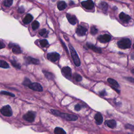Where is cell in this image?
<instances>
[{"instance_id": "6da1fadb", "label": "cell", "mask_w": 134, "mask_h": 134, "mask_svg": "<svg viewBox=\"0 0 134 134\" xmlns=\"http://www.w3.org/2000/svg\"><path fill=\"white\" fill-rule=\"evenodd\" d=\"M51 113L56 116H59L61 118H64V119L70 120V121H75L78 120V116L74 115H71V114H69L67 113H63L59 112L58 111L55 110V109H51Z\"/></svg>"}, {"instance_id": "7a4b0ae2", "label": "cell", "mask_w": 134, "mask_h": 134, "mask_svg": "<svg viewBox=\"0 0 134 134\" xmlns=\"http://www.w3.org/2000/svg\"><path fill=\"white\" fill-rule=\"evenodd\" d=\"M69 47L74 63L76 67H79L81 65V61L77 53H76L75 49H74V48L71 45H69Z\"/></svg>"}, {"instance_id": "3957f363", "label": "cell", "mask_w": 134, "mask_h": 134, "mask_svg": "<svg viewBox=\"0 0 134 134\" xmlns=\"http://www.w3.org/2000/svg\"><path fill=\"white\" fill-rule=\"evenodd\" d=\"M117 45L118 47L122 49L129 48L131 46V41L128 38H124L118 41Z\"/></svg>"}, {"instance_id": "277c9868", "label": "cell", "mask_w": 134, "mask_h": 134, "mask_svg": "<svg viewBox=\"0 0 134 134\" xmlns=\"http://www.w3.org/2000/svg\"><path fill=\"white\" fill-rule=\"evenodd\" d=\"M1 113L2 115L6 117H10L13 115L12 109L10 105H5L2 107L1 109Z\"/></svg>"}, {"instance_id": "5b68a950", "label": "cell", "mask_w": 134, "mask_h": 134, "mask_svg": "<svg viewBox=\"0 0 134 134\" xmlns=\"http://www.w3.org/2000/svg\"><path fill=\"white\" fill-rule=\"evenodd\" d=\"M35 114L33 112L29 111L27 113L25 114L23 116V118L26 121L28 122L32 123L35 120Z\"/></svg>"}, {"instance_id": "8992f818", "label": "cell", "mask_w": 134, "mask_h": 134, "mask_svg": "<svg viewBox=\"0 0 134 134\" xmlns=\"http://www.w3.org/2000/svg\"><path fill=\"white\" fill-rule=\"evenodd\" d=\"M28 87L35 91H38V92H42L43 91V88L42 86H41L40 84L38 83H32Z\"/></svg>"}, {"instance_id": "52a82bcc", "label": "cell", "mask_w": 134, "mask_h": 134, "mask_svg": "<svg viewBox=\"0 0 134 134\" xmlns=\"http://www.w3.org/2000/svg\"><path fill=\"white\" fill-rule=\"evenodd\" d=\"M60 58V54L57 52H51L47 54V58L52 62H56Z\"/></svg>"}, {"instance_id": "ba28073f", "label": "cell", "mask_w": 134, "mask_h": 134, "mask_svg": "<svg viewBox=\"0 0 134 134\" xmlns=\"http://www.w3.org/2000/svg\"><path fill=\"white\" fill-rule=\"evenodd\" d=\"M82 5L87 10H92L94 6V2L92 0H87L81 3Z\"/></svg>"}, {"instance_id": "9c48e42d", "label": "cell", "mask_w": 134, "mask_h": 134, "mask_svg": "<svg viewBox=\"0 0 134 134\" xmlns=\"http://www.w3.org/2000/svg\"><path fill=\"white\" fill-rule=\"evenodd\" d=\"M111 39V37L110 35L108 34H105L103 35H101L98 37V40L101 43H106L109 42Z\"/></svg>"}, {"instance_id": "30bf717a", "label": "cell", "mask_w": 134, "mask_h": 134, "mask_svg": "<svg viewBox=\"0 0 134 134\" xmlns=\"http://www.w3.org/2000/svg\"><path fill=\"white\" fill-rule=\"evenodd\" d=\"M62 73L65 77L68 79L71 78V69L69 67H63L62 69Z\"/></svg>"}, {"instance_id": "8fae6325", "label": "cell", "mask_w": 134, "mask_h": 134, "mask_svg": "<svg viewBox=\"0 0 134 134\" xmlns=\"http://www.w3.org/2000/svg\"><path fill=\"white\" fill-rule=\"evenodd\" d=\"M87 32V28L81 25L79 26L76 30V34H77L78 36H84V35L86 34Z\"/></svg>"}, {"instance_id": "7c38bea8", "label": "cell", "mask_w": 134, "mask_h": 134, "mask_svg": "<svg viewBox=\"0 0 134 134\" xmlns=\"http://www.w3.org/2000/svg\"><path fill=\"white\" fill-rule=\"evenodd\" d=\"M67 18L68 19V21L69 22V23L72 24V25H75L76 23V22H77V19H76V17L74 16V15L70 14H67Z\"/></svg>"}, {"instance_id": "4fadbf2b", "label": "cell", "mask_w": 134, "mask_h": 134, "mask_svg": "<svg viewBox=\"0 0 134 134\" xmlns=\"http://www.w3.org/2000/svg\"><path fill=\"white\" fill-rule=\"evenodd\" d=\"M119 17L121 21H122L124 22H126L127 23L130 20V17L129 16V15H127L126 14H125L124 12H122L120 13V14L119 15Z\"/></svg>"}, {"instance_id": "5bb4252c", "label": "cell", "mask_w": 134, "mask_h": 134, "mask_svg": "<svg viewBox=\"0 0 134 134\" xmlns=\"http://www.w3.org/2000/svg\"><path fill=\"white\" fill-rule=\"evenodd\" d=\"M9 47L10 48H12V51L13 53H14L15 54H19L22 52L21 48L18 45L14 44H10Z\"/></svg>"}, {"instance_id": "9a60e30c", "label": "cell", "mask_w": 134, "mask_h": 134, "mask_svg": "<svg viewBox=\"0 0 134 134\" xmlns=\"http://www.w3.org/2000/svg\"><path fill=\"white\" fill-rule=\"evenodd\" d=\"M95 120V122L98 125H101L103 123V118L102 114L100 113H98L95 114V117H94Z\"/></svg>"}, {"instance_id": "2e32d148", "label": "cell", "mask_w": 134, "mask_h": 134, "mask_svg": "<svg viewBox=\"0 0 134 134\" xmlns=\"http://www.w3.org/2000/svg\"><path fill=\"white\" fill-rule=\"evenodd\" d=\"M87 47L89 48V49L92 50L94 52H96V53L100 54V53H101V52H102V50H101L100 48L95 47V46H94L93 45L91 44V43H87Z\"/></svg>"}, {"instance_id": "e0dca14e", "label": "cell", "mask_w": 134, "mask_h": 134, "mask_svg": "<svg viewBox=\"0 0 134 134\" xmlns=\"http://www.w3.org/2000/svg\"><path fill=\"white\" fill-rule=\"evenodd\" d=\"M105 124L109 127L111 128H115L116 126V122L115 120H106L105 122Z\"/></svg>"}, {"instance_id": "ac0fdd59", "label": "cell", "mask_w": 134, "mask_h": 134, "mask_svg": "<svg viewBox=\"0 0 134 134\" xmlns=\"http://www.w3.org/2000/svg\"><path fill=\"white\" fill-rule=\"evenodd\" d=\"M26 60H27L28 63H32V64L34 65H38L39 63V60L37 59L32 58L31 57H28L27 58H26Z\"/></svg>"}, {"instance_id": "d6986e66", "label": "cell", "mask_w": 134, "mask_h": 134, "mask_svg": "<svg viewBox=\"0 0 134 134\" xmlns=\"http://www.w3.org/2000/svg\"><path fill=\"white\" fill-rule=\"evenodd\" d=\"M33 17L32 15L29 14H28L24 17L23 19V22L26 24H29L33 21Z\"/></svg>"}, {"instance_id": "ffe728a7", "label": "cell", "mask_w": 134, "mask_h": 134, "mask_svg": "<svg viewBox=\"0 0 134 134\" xmlns=\"http://www.w3.org/2000/svg\"><path fill=\"white\" fill-rule=\"evenodd\" d=\"M57 7H58L59 10H64L67 7V4L64 1H60L58 2V4H57Z\"/></svg>"}, {"instance_id": "44dd1931", "label": "cell", "mask_w": 134, "mask_h": 134, "mask_svg": "<svg viewBox=\"0 0 134 134\" xmlns=\"http://www.w3.org/2000/svg\"><path fill=\"white\" fill-rule=\"evenodd\" d=\"M107 81H108V82L109 83V84H111L113 87H116V88H117V87H120L119 84L117 83V81L115 80H114V79H113L109 78L108 79H107Z\"/></svg>"}, {"instance_id": "7402d4cb", "label": "cell", "mask_w": 134, "mask_h": 134, "mask_svg": "<svg viewBox=\"0 0 134 134\" xmlns=\"http://www.w3.org/2000/svg\"><path fill=\"white\" fill-rule=\"evenodd\" d=\"M55 134H66V132L60 127H56L54 130Z\"/></svg>"}, {"instance_id": "603a6c76", "label": "cell", "mask_w": 134, "mask_h": 134, "mask_svg": "<svg viewBox=\"0 0 134 134\" xmlns=\"http://www.w3.org/2000/svg\"><path fill=\"white\" fill-rule=\"evenodd\" d=\"M43 74H44L45 76L48 79H49V80H53L54 75L51 73H50V72H49L47 71H44V70H43Z\"/></svg>"}, {"instance_id": "cb8c5ba5", "label": "cell", "mask_w": 134, "mask_h": 134, "mask_svg": "<svg viewBox=\"0 0 134 134\" xmlns=\"http://www.w3.org/2000/svg\"><path fill=\"white\" fill-rule=\"evenodd\" d=\"M0 67L2 68H4V69H7L10 67L8 63L4 60L0 61Z\"/></svg>"}, {"instance_id": "d4e9b609", "label": "cell", "mask_w": 134, "mask_h": 134, "mask_svg": "<svg viewBox=\"0 0 134 134\" xmlns=\"http://www.w3.org/2000/svg\"><path fill=\"white\" fill-rule=\"evenodd\" d=\"M39 23L37 21H35L32 24V29L33 30H36L39 27Z\"/></svg>"}, {"instance_id": "484cf974", "label": "cell", "mask_w": 134, "mask_h": 134, "mask_svg": "<svg viewBox=\"0 0 134 134\" xmlns=\"http://www.w3.org/2000/svg\"><path fill=\"white\" fill-rule=\"evenodd\" d=\"M13 0H4V5L6 7H10L13 4Z\"/></svg>"}, {"instance_id": "4316f807", "label": "cell", "mask_w": 134, "mask_h": 134, "mask_svg": "<svg viewBox=\"0 0 134 134\" xmlns=\"http://www.w3.org/2000/svg\"><path fill=\"white\" fill-rule=\"evenodd\" d=\"M31 81L29 80V79H28L27 78H25V79H24V80L23 81V84L24 85H25L26 87H28L29 86V85L31 84Z\"/></svg>"}, {"instance_id": "83f0119b", "label": "cell", "mask_w": 134, "mask_h": 134, "mask_svg": "<svg viewBox=\"0 0 134 134\" xmlns=\"http://www.w3.org/2000/svg\"><path fill=\"white\" fill-rule=\"evenodd\" d=\"M73 78L74 79V80H76V81H78V82H80L81 80H82V76H81L80 74L75 73L73 75Z\"/></svg>"}, {"instance_id": "f1b7e54d", "label": "cell", "mask_w": 134, "mask_h": 134, "mask_svg": "<svg viewBox=\"0 0 134 134\" xmlns=\"http://www.w3.org/2000/svg\"><path fill=\"white\" fill-rule=\"evenodd\" d=\"M40 45L43 47H45L48 45V42L46 39H43L40 41Z\"/></svg>"}, {"instance_id": "f546056e", "label": "cell", "mask_w": 134, "mask_h": 134, "mask_svg": "<svg viewBox=\"0 0 134 134\" xmlns=\"http://www.w3.org/2000/svg\"><path fill=\"white\" fill-rule=\"evenodd\" d=\"M11 64L13 66H14L15 68H17V69H21V65L19 63H17L16 61H14V60H11Z\"/></svg>"}, {"instance_id": "4dcf8cb0", "label": "cell", "mask_w": 134, "mask_h": 134, "mask_svg": "<svg viewBox=\"0 0 134 134\" xmlns=\"http://www.w3.org/2000/svg\"><path fill=\"white\" fill-rule=\"evenodd\" d=\"M100 6L102 10L104 11H106L107 9V7H108L107 4L106 3H105V2H102V3H101L100 4Z\"/></svg>"}, {"instance_id": "1f68e13d", "label": "cell", "mask_w": 134, "mask_h": 134, "mask_svg": "<svg viewBox=\"0 0 134 134\" xmlns=\"http://www.w3.org/2000/svg\"><path fill=\"white\" fill-rule=\"evenodd\" d=\"M1 93L2 94H3V95H7L9 96H11V97H14L15 95L14 94H13L12 93H10V92H8L7 91H2L1 92Z\"/></svg>"}, {"instance_id": "d6a6232c", "label": "cell", "mask_w": 134, "mask_h": 134, "mask_svg": "<svg viewBox=\"0 0 134 134\" xmlns=\"http://www.w3.org/2000/svg\"><path fill=\"white\" fill-rule=\"evenodd\" d=\"M98 32V30L97 29V28H96L94 26H93V27H91V33L92 35H95L96 33H97Z\"/></svg>"}, {"instance_id": "836d02e7", "label": "cell", "mask_w": 134, "mask_h": 134, "mask_svg": "<svg viewBox=\"0 0 134 134\" xmlns=\"http://www.w3.org/2000/svg\"><path fill=\"white\" fill-rule=\"evenodd\" d=\"M46 32H47V30L46 29H43L39 31V35L41 36H43L46 34Z\"/></svg>"}, {"instance_id": "e575fe53", "label": "cell", "mask_w": 134, "mask_h": 134, "mask_svg": "<svg viewBox=\"0 0 134 134\" xmlns=\"http://www.w3.org/2000/svg\"><path fill=\"white\" fill-rule=\"evenodd\" d=\"M125 127L127 129H131V130H132V129H134V126L132 125H130V124H127L125 125Z\"/></svg>"}, {"instance_id": "d590c367", "label": "cell", "mask_w": 134, "mask_h": 134, "mask_svg": "<svg viewBox=\"0 0 134 134\" xmlns=\"http://www.w3.org/2000/svg\"><path fill=\"white\" fill-rule=\"evenodd\" d=\"M81 109V107L80 106V104H76L75 105V107H74V109H75V110L76 111H79Z\"/></svg>"}, {"instance_id": "8d00e7d4", "label": "cell", "mask_w": 134, "mask_h": 134, "mask_svg": "<svg viewBox=\"0 0 134 134\" xmlns=\"http://www.w3.org/2000/svg\"><path fill=\"white\" fill-rule=\"evenodd\" d=\"M125 79H126L127 80L129 81V82L134 83V78H131V77H126V78H125Z\"/></svg>"}, {"instance_id": "74e56055", "label": "cell", "mask_w": 134, "mask_h": 134, "mask_svg": "<svg viewBox=\"0 0 134 134\" xmlns=\"http://www.w3.org/2000/svg\"><path fill=\"white\" fill-rule=\"evenodd\" d=\"M18 11L19 13H23L24 11H25V9H24L23 6H21V7H19Z\"/></svg>"}, {"instance_id": "f35d334b", "label": "cell", "mask_w": 134, "mask_h": 134, "mask_svg": "<svg viewBox=\"0 0 134 134\" xmlns=\"http://www.w3.org/2000/svg\"><path fill=\"white\" fill-rule=\"evenodd\" d=\"M100 95L101 96H105L106 95V91H105V90H103L102 91H101L100 93Z\"/></svg>"}, {"instance_id": "ab89813d", "label": "cell", "mask_w": 134, "mask_h": 134, "mask_svg": "<svg viewBox=\"0 0 134 134\" xmlns=\"http://www.w3.org/2000/svg\"><path fill=\"white\" fill-rule=\"evenodd\" d=\"M61 40V43H62V45H63V46H64V47H65V50H66L67 52V53L68 54V53H69V52H68V49H67V47H66V46H65V44L64 43H63V41H62V40Z\"/></svg>"}, {"instance_id": "60d3db41", "label": "cell", "mask_w": 134, "mask_h": 134, "mask_svg": "<svg viewBox=\"0 0 134 134\" xmlns=\"http://www.w3.org/2000/svg\"><path fill=\"white\" fill-rule=\"evenodd\" d=\"M0 44H1V45H0V46H1V47H0V48H1V49H2V48H3L5 47V45L4 44L2 41H1V42H0Z\"/></svg>"}, {"instance_id": "b9f144b4", "label": "cell", "mask_w": 134, "mask_h": 134, "mask_svg": "<svg viewBox=\"0 0 134 134\" xmlns=\"http://www.w3.org/2000/svg\"><path fill=\"white\" fill-rule=\"evenodd\" d=\"M131 59L134 60V53L131 54Z\"/></svg>"}, {"instance_id": "7bdbcfd3", "label": "cell", "mask_w": 134, "mask_h": 134, "mask_svg": "<svg viewBox=\"0 0 134 134\" xmlns=\"http://www.w3.org/2000/svg\"><path fill=\"white\" fill-rule=\"evenodd\" d=\"M131 72H132V73H133V74H134V69H133L131 70Z\"/></svg>"}, {"instance_id": "ee69618b", "label": "cell", "mask_w": 134, "mask_h": 134, "mask_svg": "<svg viewBox=\"0 0 134 134\" xmlns=\"http://www.w3.org/2000/svg\"><path fill=\"white\" fill-rule=\"evenodd\" d=\"M133 47H134V46H133Z\"/></svg>"}]
</instances>
